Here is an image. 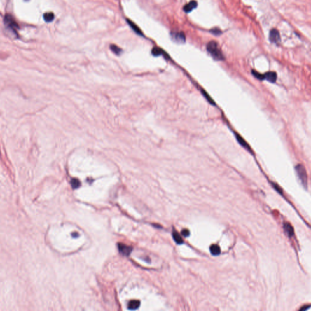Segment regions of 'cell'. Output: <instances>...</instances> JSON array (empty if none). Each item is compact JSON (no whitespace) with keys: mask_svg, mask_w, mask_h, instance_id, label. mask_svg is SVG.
Returning a JSON list of instances; mask_svg holds the SVG:
<instances>
[{"mask_svg":"<svg viewBox=\"0 0 311 311\" xmlns=\"http://www.w3.org/2000/svg\"><path fill=\"white\" fill-rule=\"evenodd\" d=\"M207 50L215 60L221 61L224 59L223 53L220 50L216 42L214 41L209 42L207 45Z\"/></svg>","mask_w":311,"mask_h":311,"instance_id":"obj_1","label":"cell"},{"mask_svg":"<svg viewBox=\"0 0 311 311\" xmlns=\"http://www.w3.org/2000/svg\"><path fill=\"white\" fill-rule=\"evenodd\" d=\"M296 172L297 173L298 176L300 179L303 186L306 187L307 185V176L305 167L303 165L298 164L295 167Z\"/></svg>","mask_w":311,"mask_h":311,"instance_id":"obj_2","label":"cell"},{"mask_svg":"<svg viewBox=\"0 0 311 311\" xmlns=\"http://www.w3.org/2000/svg\"><path fill=\"white\" fill-rule=\"evenodd\" d=\"M4 24L8 28L9 30H11L12 32L17 34L16 31L18 28L17 23H16L15 20L13 19V18L11 15L7 14L4 17Z\"/></svg>","mask_w":311,"mask_h":311,"instance_id":"obj_3","label":"cell"},{"mask_svg":"<svg viewBox=\"0 0 311 311\" xmlns=\"http://www.w3.org/2000/svg\"><path fill=\"white\" fill-rule=\"evenodd\" d=\"M269 40L271 43L278 44L281 41V36L279 31L276 29H272L269 33Z\"/></svg>","mask_w":311,"mask_h":311,"instance_id":"obj_4","label":"cell"},{"mask_svg":"<svg viewBox=\"0 0 311 311\" xmlns=\"http://www.w3.org/2000/svg\"><path fill=\"white\" fill-rule=\"evenodd\" d=\"M171 35L173 40L176 43H183L186 41V36L183 32H173Z\"/></svg>","mask_w":311,"mask_h":311,"instance_id":"obj_5","label":"cell"},{"mask_svg":"<svg viewBox=\"0 0 311 311\" xmlns=\"http://www.w3.org/2000/svg\"><path fill=\"white\" fill-rule=\"evenodd\" d=\"M118 247L120 252L122 255L125 256L129 255L132 251V248L131 247L128 246L123 244H118Z\"/></svg>","mask_w":311,"mask_h":311,"instance_id":"obj_6","label":"cell"},{"mask_svg":"<svg viewBox=\"0 0 311 311\" xmlns=\"http://www.w3.org/2000/svg\"><path fill=\"white\" fill-rule=\"evenodd\" d=\"M197 6H198L197 1H196L195 0H193V1H191L190 3L185 5L183 7V9L184 12H186V13H189L191 12L193 9H195V8H196Z\"/></svg>","mask_w":311,"mask_h":311,"instance_id":"obj_7","label":"cell"},{"mask_svg":"<svg viewBox=\"0 0 311 311\" xmlns=\"http://www.w3.org/2000/svg\"><path fill=\"white\" fill-rule=\"evenodd\" d=\"M277 78V75L276 72L270 71L268 72H266L265 74H264V79H265L268 81H270L271 83L275 82Z\"/></svg>","mask_w":311,"mask_h":311,"instance_id":"obj_8","label":"cell"},{"mask_svg":"<svg viewBox=\"0 0 311 311\" xmlns=\"http://www.w3.org/2000/svg\"><path fill=\"white\" fill-rule=\"evenodd\" d=\"M127 22L128 25L130 26V27L132 29V30L134 31L136 33H137L138 35H143V34L142 32V31H140V29H139V27L136 25L134 24L133 22H132L131 21L129 20H127Z\"/></svg>","mask_w":311,"mask_h":311,"instance_id":"obj_9","label":"cell"},{"mask_svg":"<svg viewBox=\"0 0 311 311\" xmlns=\"http://www.w3.org/2000/svg\"><path fill=\"white\" fill-rule=\"evenodd\" d=\"M236 137L237 140H238V142L240 143V145H241L243 147L247 149L249 151H250V148L249 145L247 144V143L245 141V140H244V139L241 136H240L238 134H236Z\"/></svg>","mask_w":311,"mask_h":311,"instance_id":"obj_10","label":"cell"},{"mask_svg":"<svg viewBox=\"0 0 311 311\" xmlns=\"http://www.w3.org/2000/svg\"><path fill=\"white\" fill-rule=\"evenodd\" d=\"M140 303L138 300H132L131 301L128 305V307L130 310H136L140 306Z\"/></svg>","mask_w":311,"mask_h":311,"instance_id":"obj_11","label":"cell"},{"mask_svg":"<svg viewBox=\"0 0 311 311\" xmlns=\"http://www.w3.org/2000/svg\"><path fill=\"white\" fill-rule=\"evenodd\" d=\"M210 251L212 255H218L221 253V249L219 246L216 244H213L210 247Z\"/></svg>","mask_w":311,"mask_h":311,"instance_id":"obj_12","label":"cell"},{"mask_svg":"<svg viewBox=\"0 0 311 311\" xmlns=\"http://www.w3.org/2000/svg\"><path fill=\"white\" fill-rule=\"evenodd\" d=\"M284 228L286 234L289 236H292L293 235V229L289 223H286L284 225Z\"/></svg>","mask_w":311,"mask_h":311,"instance_id":"obj_13","label":"cell"},{"mask_svg":"<svg viewBox=\"0 0 311 311\" xmlns=\"http://www.w3.org/2000/svg\"><path fill=\"white\" fill-rule=\"evenodd\" d=\"M173 239L175 241V242L177 243V244H182L184 242V241L182 238L181 236L178 233H177L176 232H174L173 233Z\"/></svg>","mask_w":311,"mask_h":311,"instance_id":"obj_14","label":"cell"},{"mask_svg":"<svg viewBox=\"0 0 311 311\" xmlns=\"http://www.w3.org/2000/svg\"><path fill=\"white\" fill-rule=\"evenodd\" d=\"M44 19L46 22H51L54 19V14L52 12L46 13L44 14Z\"/></svg>","mask_w":311,"mask_h":311,"instance_id":"obj_15","label":"cell"},{"mask_svg":"<svg viewBox=\"0 0 311 311\" xmlns=\"http://www.w3.org/2000/svg\"><path fill=\"white\" fill-rule=\"evenodd\" d=\"M164 50H162L160 48H159L157 47H155L153 48L152 49V54L156 57L161 55L162 54H164Z\"/></svg>","mask_w":311,"mask_h":311,"instance_id":"obj_16","label":"cell"},{"mask_svg":"<svg viewBox=\"0 0 311 311\" xmlns=\"http://www.w3.org/2000/svg\"><path fill=\"white\" fill-rule=\"evenodd\" d=\"M71 184L72 185V188L74 189L78 188L80 186V184H81L80 182L77 179H72L71 182Z\"/></svg>","mask_w":311,"mask_h":311,"instance_id":"obj_17","label":"cell"},{"mask_svg":"<svg viewBox=\"0 0 311 311\" xmlns=\"http://www.w3.org/2000/svg\"><path fill=\"white\" fill-rule=\"evenodd\" d=\"M111 49L116 54H120L122 52V50L120 48H118V46L116 45H111Z\"/></svg>","mask_w":311,"mask_h":311,"instance_id":"obj_18","label":"cell"},{"mask_svg":"<svg viewBox=\"0 0 311 311\" xmlns=\"http://www.w3.org/2000/svg\"><path fill=\"white\" fill-rule=\"evenodd\" d=\"M210 32H211L212 34H213L214 35H220V34L222 33L221 31L219 29H218V28H214V29H212V30L210 31Z\"/></svg>","mask_w":311,"mask_h":311,"instance_id":"obj_19","label":"cell"},{"mask_svg":"<svg viewBox=\"0 0 311 311\" xmlns=\"http://www.w3.org/2000/svg\"><path fill=\"white\" fill-rule=\"evenodd\" d=\"M182 235L184 236L185 237L188 236L190 235V232L188 230H187V229H184V230L182 231Z\"/></svg>","mask_w":311,"mask_h":311,"instance_id":"obj_20","label":"cell"}]
</instances>
